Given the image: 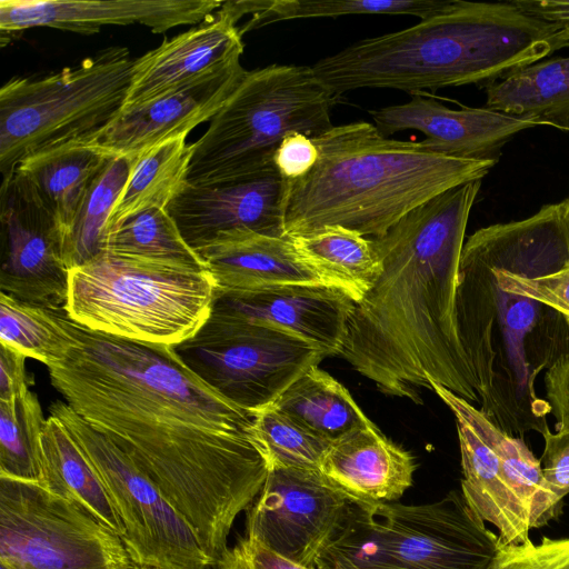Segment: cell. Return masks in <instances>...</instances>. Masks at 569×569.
<instances>
[{
    "instance_id": "33",
    "label": "cell",
    "mask_w": 569,
    "mask_h": 569,
    "mask_svg": "<svg viewBox=\"0 0 569 569\" xmlns=\"http://www.w3.org/2000/svg\"><path fill=\"white\" fill-rule=\"evenodd\" d=\"M104 251L207 268L167 209H148L124 219L108 234Z\"/></svg>"
},
{
    "instance_id": "12",
    "label": "cell",
    "mask_w": 569,
    "mask_h": 569,
    "mask_svg": "<svg viewBox=\"0 0 569 569\" xmlns=\"http://www.w3.org/2000/svg\"><path fill=\"white\" fill-rule=\"evenodd\" d=\"M351 502L320 470L274 468L247 510L246 536L303 566L317 568Z\"/></svg>"
},
{
    "instance_id": "19",
    "label": "cell",
    "mask_w": 569,
    "mask_h": 569,
    "mask_svg": "<svg viewBox=\"0 0 569 569\" xmlns=\"http://www.w3.org/2000/svg\"><path fill=\"white\" fill-rule=\"evenodd\" d=\"M247 70L241 63L193 86L137 107L122 109L94 133L84 137L109 157L138 154L210 121L236 90Z\"/></svg>"
},
{
    "instance_id": "8",
    "label": "cell",
    "mask_w": 569,
    "mask_h": 569,
    "mask_svg": "<svg viewBox=\"0 0 569 569\" xmlns=\"http://www.w3.org/2000/svg\"><path fill=\"white\" fill-rule=\"evenodd\" d=\"M134 59L108 47L73 67L12 78L0 89V171L13 173L29 154L88 137L119 113Z\"/></svg>"
},
{
    "instance_id": "44",
    "label": "cell",
    "mask_w": 569,
    "mask_h": 569,
    "mask_svg": "<svg viewBox=\"0 0 569 569\" xmlns=\"http://www.w3.org/2000/svg\"><path fill=\"white\" fill-rule=\"evenodd\" d=\"M318 569H359L355 565L341 558H321L317 563Z\"/></svg>"
},
{
    "instance_id": "28",
    "label": "cell",
    "mask_w": 569,
    "mask_h": 569,
    "mask_svg": "<svg viewBox=\"0 0 569 569\" xmlns=\"http://www.w3.org/2000/svg\"><path fill=\"white\" fill-rule=\"evenodd\" d=\"M187 136L158 143L138 154L109 220V233L141 211L167 209L187 182L193 147ZM108 233V234H109Z\"/></svg>"
},
{
    "instance_id": "42",
    "label": "cell",
    "mask_w": 569,
    "mask_h": 569,
    "mask_svg": "<svg viewBox=\"0 0 569 569\" xmlns=\"http://www.w3.org/2000/svg\"><path fill=\"white\" fill-rule=\"evenodd\" d=\"M26 356L0 343V400H8L29 391L34 383L26 369Z\"/></svg>"
},
{
    "instance_id": "26",
    "label": "cell",
    "mask_w": 569,
    "mask_h": 569,
    "mask_svg": "<svg viewBox=\"0 0 569 569\" xmlns=\"http://www.w3.org/2000/svg\"><path fill=\"white\" fill-rule=\"evenodd\" d=\"M270 407L330 442L372 423L349 391L318 366L296 379Z\"/></svg>"
},
{
    "instance_id": "35",
    "label": "cell",
    "mask_w": 569,
    "mask_h": 569,
    "mask_svg": "<svg viewBox=\"0 0 569 569\" xmlns=\"http://www.w3.org/2000/svg\"><path fill=\"white\" fill-rule=\"evenodd\" d=\"M254 430L269 463L274 468L319 470L331 442L289 417L267 407L256 412Z\"/></svg>"
},
{
    "instance_id": "16",
    "label": "cell",
    "mask_w": 569,
    "mask_h": 569,
    "mask_svg": "<svg viewBox=\"0 0 569 569\" xmlns=\"http://www.w3.org/2000/svg\"><path fill=\"white\" fill-rule=\"evenodd\" d=\"M375 126L385 137L417 130L435 152L469 160H499L502 147L522 130L541 124L528 116H517L488 107L455 110L425 94L408 102L370 110Z\"/></svg>"
},
{
    "instance_id": "5",
    "label": "cell",
    "mask_w": 569,
    "mask_h": 569,
    "mask_svg": "<svg viewBox=\"0 0 569 569\" xmlns=\"http://www.w3.org/2000/svg\"><path fill=\"white\" fill-rule=\"evenodd\" d=\"M216 292L207 268L103 251L69 270L64 312L96 332L173 347L209 319Z\"/></svg>"
},
{
    "instance_id": "24",
    "label": "cell",
    "mask_w": 569,
    "mask_h": 569,
    "mask_svg": "<svg viewBox=\"0 0 569 569\" xmlns=\"http://www.w3.org/2000/svg\"><path fill=\"white\" fill-rule=\"evenodd\" d=\"M41 486L86 508L121 538L123 527L99 477L66 427L49 416L40 438Z\"/></svg>"
},
{
    "instance_id": "14",
    "label": "cell",
    "mask_w": 569,
    "mask_h": 569,
    "mask_svg": "<svg viewBox=\"0 0 569 569\" xmlns=\"http://www.w3.org/2000/svg\"><path fill=\"white\" fill-rule=\"evenodd\" d=\"M286 180L276 168L258 174L207 186L184 183L167 211L196 251L218 236L250 231L286 237Z\"/></svg>"
},
{
    "instance_id": "45",
    "label": "cell",
    "mask_w": 569,
    "mask_h": 569,
    "mask_svg": "<svg viewBox=\"0 0 569 569\" xmlns=\"http://www.w3.org/2000/svg\"><path fill=\"white\" fill-rule=\"evenodd\" d=\"M0 569H10L9 567H7L6 565L3 563H0Z\"/></svg>"
},
{
    "instance_id": "34",
    "label": "cell",
    "mask_w": 569,
    "mask_h": 569,
    "mask_svg": "<svg viewBox=\"0 0 569 569\" xmlns=\"http://www.w3.org/2000/svg\"><path fill=\"white\" fill-rule=\"evenodd\" d=\"M60 312L0 293V343L48 366L62 338Z\"/></svg>"
},
{
    "instance_id": "15",
    "label": "cell",
    "mask_w": 569,
    "mask_h": 569,
    "mask_svg": "<svg viewBox=\"0 0 569 569\" xmlns=\"http://www.w3.org/2000/svg\"><path fill=\"white\" fill-rule=\"evenodd\" d=\"M240 18L228 1L202 22L134 59L122 109L209 79L240 62Z\"/></svg>"
},
{
    "instance_id": "43",
    "label": "cell",
    "mask_w": 569,
    "mask_h": 569,
    "mask_svg": "<svg viewBox=\"0 0 569 569\" xmlns=\"http://www.w3.org/2000/svg\"><path fill=\"white\" fill-rule=\"evenodd\" d=\"M527 14L557 24L569 36V0H512Z\"/></svg>"
},
{
    "instance_id": "46",
    "label": "cell",
    "mask_w": 569,
    "mask_h": 569,
    "mask_svg": "<svg viewBox=\"0 0 569 569\" xmlns=\"http://www.w3.org/2000/svg\"><path fill=\"white\" fill-rule=\"evenodd\" d=\"M134 569H143V568H138V567H137V568H134Z\"/></svg>"
},
{
    "instance_id": "29",
    "label": "cell",
    "mask_w": 569,
    "mask_h": 569,
    "mask_svg": "<svg viewBox=\"0 0 569 569\" xmlns=\"http://www.w3.org/2000/svg\"><path fill=\"white\" fill-rule=\"evenodd\" d=\"M430 387L451 412L461 415L496 452L507 480L530 511L531 529L547 525L555 516L543 491L541 463L522 439L506 433L479 408L437 382L431 381Z\"/></svg>"
},
{
    "instance_id": "25",
    "label": "cell",
    "mask_w": 569,
    "mask_h": 569,
    "mask_svg": "<svg viewBox=\"0 0 569 569\" xmlns=\"http://www.w3.org/2000/svg\"><path fill=\"white\" fill-rule=\"evenodd\" d=\"M486 107L569 130V57L539 60L486 87Z\"/></svg>"
},
{
    "instance_id": "27",
    "label": "cell",
    "mask_w": 569,
    "mask_h": 569,
    "mask_svg": "<svg viewBox=\"0 0 569 569\" xmlns=\"http://www.w3.org/2000/svg\"><path fill=\"white\" fill-rule=\"evenodd\" d=\"M297 251L330 284L345 290L358 302L380 271L372 240L341 226H327L289 237Z\"/></svg>"
},
{
    "instance_id": "9",
    "label": "cell",
    "mask_w": 569,
    "mask_h": 569,
    "mask_svg": "<svg viewBox=\"0 0 569 569\" xmlns=\"http://www.w3.org/2000/svg\"><path fill=\"white\" fill-rule=\"evenodd\" d=\"M182 362L236 406L258 412L327 355L279 328L211 312L189 339L173 346Z\"/></svg>"
},
{
    "instance_id": "11",
    "label": "cell",
    "mask_w": 569,
    "mask_h": 569,
    "mask_svg": "<svg viewBox=\"0 0 569 569\" xmlns=\"http://www.w3.org/2000/svg\"><path fill=\"white\" fill-rule=\"evenodd\" d=\"M0 563L10 569H134L122 538L37 482L0 477Z\"/></svg>"
},
{
    "instance_id": "13",
    "label": "cell",
    "mask_w": 569,
    "mask_h": 569,
    "mask_svg": "<svg viewBox=\"0 0 569 569\" xmlns=\"http://www.w3.org/2000/svg\"><path fill=\"white\" fill-rule=\"evenodd\" d=\"M0 289L18 300L64 311L69 269L60 228L18 171L1 182Z\"/></svg>"
},
{
    "instance_id": "36",
    "label": "cell",
    "mask_w": 569,
    "mask_h": 569,
    "mask_svg": "<svg viewBox=\"0 0 569 569\" xmlns=\"http://www.w3.org/2000/svg\"><path fill=\"white\" fill-rule=\"evenodd\" d=\"M467 240L490 261L501 287L555 309L569 321V257L547 260L520 276L506 270L477 232Z\"/></svg>"
},
{
    "instance_id": "37",
    "label": "cell",
    "mask_w": 569,
    "mask_h": 569,
    "mask_svg": "<svg viewBox=\"0 0 569 569\" xmlns=\"http://www.w3.org/2000/svg\"><path fill=\"white\" fill-rule=\"evenodd\" d=\"M488 569H569V538L503 546Z\"/></svg>"
},
{
    "instance_id": "6",
    "label": "cell",
    "mask_w": 569,
    "mask_h": 569,
    "mask_svg": "<svg viewBox=\"0 0 569 569\" xmlns=\"http://www.w3.org/2000/svg\"><path fill=\"white\" fill-rule=\"evenodd\" d=\"M337 99L311 67L271 64L247 71L192 143L187 183H220L276 168L273 157L287 134L315 138L333 127L330 110Z\"/></svg>"
},
{
    "instance_id": "41",
    "label": "cell",
    "mask_w": 569,
    "mask_h": 569,
    "mask_svg": "<svg viewBox=\"0 0 569 569\" xmlns=\"http://www.w3.org/2000/svg\"><path fill=\"white\" fill-rule=\"evenodd\" d=\"M546 400L556 419V432H569V353L545 373Z\"/></svg>"
},
{
    "instance_id": "40",
    "label": "cell",
    "mask_w": 569,
    "mask_h": 569,
    "mask_svg": "<svg viewBox=\"0 0 569 569\" xmlns=\"http://www.w3.org/2000/svg\"><path fill=\"white\" fill-rule=\"evenodd\" d=\"M318 160V149L309 136L301 132L287 134L278 146L273 163L286 181L307 174Z\"/></svg>"
},
{
    "instance_id": "20",
    "label": "cell",
    "mask_w": 569,
    "mask_h": 569,
    "mask_svg": "<svg viewBox=\"0 0 569 569\" xmlns=\"http://www.w3.org/2000/svg\"><path fill=\"white\" fill-rule=\"evenodd\" d=\"M319 470L351 503L373 506L397 502L411 487L416 466L370 423L331 442Z\"/></svg>"
},
{
    "instance_id": "23",
    "label": "cell",
    "mask_w": 569,
    "mask_h": 569,
    "mask_svg": "<svg viewBox=\"0 0 569 569\" xmlns=\"http://www.w3.org/2000/svg\"><path fill=\"white\" fill-rule=\"evenodd\" d=\"M111 157L83 138L44 148L17 167L63 233L71 226L86 193Z\"/></svg>"
},
{
    "instance_id": "3",
    "label": "cell",
    "mask_w": 569,
    "mask_h": 569,
    "mask_svg": "<svg viewBox=\"0 0 569 569\" xmlns=\"http://www.w3.org/2000/svg\"><path fill=\"white\" fill-rule=\"evenodd\" d=\"M567 47L563 29L512 1L446 0L415 26L365 38L311 68L336 98L365 88L415 96L465 84L487 87Z\"/></svg>"
},
{
    "instance_id": "2",
    "label": "cell",
    "mask_w": 569,
    "mask_h": 569,
    "mask_svg": "<svg viewBox=\"0 0 569 569\" xmlns=\"http://www.w3.org/2000/svg\"><path fill=\"white\" fill-rule=\"evenodd\" d=\"M481 180L449 189L370 238L380 261L355 303L339 353L389 396L421 403L430 382L478 403L456 325V293L468 218Z\"/></svg>"
},
{
    "instance_id": "31",
    "label": "cell",
    "mask_w": 569,
    "mask_h": 569,
    "mask_svg": "<svg viewBox=\"0 0 569 569\" xmlns=\"http://www.w3.org/2000/svg\"><path fill=\"white\" fill-rule=\"evenodd\" d=\"M446 0H249L238 1L242 16L252 18L240 29L247 31L270 23L352 14H410L423 20L443 7Z\"/></svg>"
},
{
    "instance_id": "39",
    "label": "cell",
    "mask_w": 569,
    "mask_h": 569,
    "mask_svg": "<svg viewBox=\"0 0 569 569\" xmlns=\"http://www.w3.org/2000/svg\"><path fill=\"white\" fill-rule=\"evenodd\" d=\"M216 566L218 569H318L286 558L247 536L228 547Z\"/></svg>"
},
{
    "instance_id": "32",
    "label": "cell",
    "mask_w": 569,
    "mask_h": 569,
    "mask_svg": "<svg viewBox=\"0 0 569 569\" xmlns=\"http://www.w3.org/2000/svg\"><path fill=\"white\" fill-rule=\"evenodd\" d=\"M46 420L30 390L0 400V477L41 483L40 438Z\"/></svg>"
},
{
    "instance_id": "4",
    "label": "cell",
    "mask_w": 569,
    "mask_h": 569,
    "mask_svg": "<svg viewBox=\"0 0 569 569\" xmlns=\"http://www.w3.org/2000/svg\"><path fill=\"white\" fill-rule=\"evenodd\" d=\"M312 140L316 164L303 177L286 181V237L327 226L381 237L412 209L482 180L497 163L445 156L422 141L390 139L367 121L333 126Z\"/></svg>"
},
{
    "instance_id": "10",
    "label": "cell",
    "mask_w": 569,
    "mask_h": 569,
    "mask_svg": "<svg viewBox=\"0 0 569 569\" xmlns=\"http://www.w3.org/2000/svg\"><path fill=\"white\" fill-rule=\"evenodd\" d=\"M49 410L66 427L102 482L123 527L122 540L138 568L213 566L188 522L123 450L66 402L57 401Z\"/></svg>"
},
{
    "instance_id": "30",
    "label": "cell",
    "mask_w": 569,
    "mask_h": 569,
    "mask_svg": "<svg viewBox=\"0 0 569 569\" xmlns=\"http://www.w3.org/2000/svg\"><path fill=\"white\" fill-rule=\"evenodd\" d=\"M134 158L111 157L90 184L68 230L62 257L70 270L88 263L106 249L109 220L124 188Z\"/></svg>"
},
{
    "instance_id": "22",
    "label": "cell",
    "mask_w": 569,
    "mask_h": 569,
    "mask_svg": "<svg viewBox=\"0 0 569 569\" xmlns=\"http://www.w3.org/2000/svg\"><path fill=\"white\" fill-rule=\"evenodd\" d=\"M453 416L466 500L483 521L497 527L501 545L530 542V511L507 480L498 456L461 415Z\"/></svg>"
},
{
    "instance_id": "17",
    "label": "cell",
    "mask_w": 569,
    "mask_h": 569,
    "mask_svg": "<svg viewBox=\"0 0 569 569\" xmlns=\"http://www.w3.org/2000/svg\"><path fill=\"white\" fill-rule=\"evenodd\" d=\"M220 0H1L0 30L12 33L48 27L94 34L102 26L140 23L153 33L198 24L216 12Z\"/></svg>"
},
{
    "instance_id": "7",
    "label": "cell",
    "mask_w": 569,
    "mask_h": 569,
    "mask_svg": "<svg viewBox=\"0 0 569 569\" xmlns=\"http://www.w3.org/2000/svg\"><path fill=\"white\" fill-rule=\"evenodd\" d=\"M500 548L499 536L452 490L421 505L351 503L319 559L341 558L359 569H488Z\"/></svg>"
},
{
    "instance_id": "21",
    "label": "cell",
    "mask_w": 569,
    "mask_h": 569,
    "mask_svg": "<svg viewBox=\"0 0 569 569\" xmlns=\"http://www.w3.org/2000/svg\"><path fill=\"white\" fill-rule=\"evenodd\" d=\"M197 253L220 291L286 284L332 286L303 259L289 237L233 231L218 236Z\"/></svg>"
},
{
    "instance_id": "38",
    "label": "cell",
    "mask_w": 569,
    "mask_h": 569,
    "mask_svg": "<svg viewBox=\"0 0 569 569\" xmlns=\"http://www.w3.org/2000/svg\"><path fill=\"white\" fill-rule=\"evenodd\" d=\"M545 450L540 460L543 491L553 516L559 512L562 499L569 493V432L542 435Z\"/></svg>"
},
{
    "instance_id": "18",
    "label": "cell",
    "mask_w": 569,
    "mask_h": 569,
    "mask_svg": "<svg viewBox=\"0 0 569 569\" xmlns=\"http://www.w3.org/2000/svg\"><path fill=\"white\" fill-rule=\"evenodd\" d=\"M356 301L328 284H286L253 290H217L211 312L288 331L339 356Z\"/></svg>"
},
{
    "instance_id": "1",
    "label": "cell",
    "mask_w": 569,
    "mask_h": 569,
    "mask_svg": "<svg viewBox=\"0 0 569 569\" xmlns=\"http://www.w3.org/2000/svg\"><path fill=\"white\" fill-rule=\"evenodd\" d=\"M59 319L52 386L148 476L216 566L269 473L256 413L201 380L171 346L96 332L64 311Z\"/></svg>"
}]
</instances>
